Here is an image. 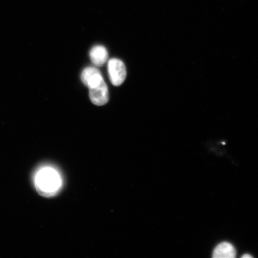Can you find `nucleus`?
Here are the masks:
<instances>
[{
    "label": "nucleus",
    "mask_w": 258,
    "mask_h": 258,
    "mask_svg": "<svg viewBox=\"0 0 258 258\" xmlns=\"http://www.w3.org/2000/svg\"><path fill=\"white\" fill-rule=\"evenodd\" d=\"M236 256V251L231 243L224 242L218 245L213 252L214 258H234Z\"/></svg>",
    "instance_id": "nucleus-6"
},
{
    "label": "nucleus",
    "mask_w": 258,
    "mask_h": 258,
    "mask_svg": "<svg viewBox=\"0 0 258 258\" xmlns=\"http://www.w3.org/2000/svg\"><path fill=\"white\" fill-rule=\"evenodd\" d=\"M108 71L109 79L112 85L119 86L124 83L127 77V70L125 64L120 59H111L109 60Z\"/></svg>",
    "instance_id": "nucleus-2"
},
{
    "label": "nucleus",
    "mask_w": 258,
    "mask_h": 258,
    "mask_svg": "<svg viewBox=\"0 0 258 258\" xmlns=\"http://www.w3.org/2000/svg\"><path fill=\"white\" fill-rule=\"evenodd\" d=\"M242 257H243V258H251V257H253V256H251L250 254H244V255H243V256H242Z\"/></svg>",
    "instance_id": "nucleus-7"
},
{
    "label": "nucleus",
    "mask_w": 258,
    "mask_h": 258,
    "mask_svg": "<svg viewBox=\"0 0 258 258\" xmlns=\"http://www.w3.org/2000/svg\"><path fill=\"white\" fill-rule=\"evenodd\" d=\"M63 185L62 176L53 167L44 166L38 170L35 176V185L38 192L44 196H53L60 191Z\"/></svg>",
    "instance_id": "nucleus-1"
},
{
    "label": "nucleus",
    "mask_w": 258,
    "mask_h": 258,
    "mask_svg": "<svg viewBox=\"0 0 258 258\" xmlns=\"http://www.w3.org/2000/svg\"><path fill=\"white\" fill-rule=\"evenodd\" d=\"M81 79L84 85L88 87L89 89L98 85L104 80L100 71L93 67H87L83 70Z\"/></svg>",
    "instance_id": "nucleus-4"
},
{
    "label": "nucleus",
    "mask_w": 258,
    "mask_h": 258,
    "mask_svg": "<svg viewBox=\"0 0 258 258\" xmlns=\"http://www.w3.org/2000/svg\"><path fill=\"white\" fill-rule=\"evenodd\" d=\"M90 101L97 106L104 105L109 99V90L104 80L98 85L89 88Z\"/></svg>",
    "instance_id": "nucleus-3"
},
{
    "label": "nucleus",
    "mask_w": 258,
    "mask_h": 258,
    "mask_svg": "<svg viewBox=\"0 0 258 258\" xmlns=\"http://www.w3.org/2000/svg\"><path fill=\"white\" fill-rule=\"evenodd\" d=\"M90 57L95 66L100 67L104 64L107 61L108 53L105 47L96 46L90 50Z\"/></svg>",
    "instance_id": "nucleus-5"
}]
</instances>
